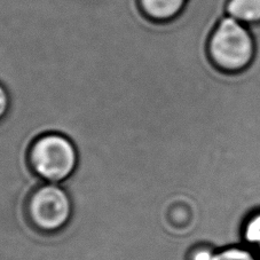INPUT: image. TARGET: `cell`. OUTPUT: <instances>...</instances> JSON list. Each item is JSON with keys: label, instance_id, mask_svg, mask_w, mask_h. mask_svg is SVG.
<instances>
[{"label": "cell", "instance_id": "cell-5", "mask_svg": "<svg viewBox=\"0 0 260 260\" xmlns=\"http://www.w3.org/2000/svg\"><path fill=\"white\" fill-rule=\"evenodd\" d=\"M226 13L244 24L260 22V0H228Z\"/></svg>", "mask_w": 260, "mask_h": 260}, {"label": "cell", "instance_id": "cell-1", "mask_svg": "<svg viewBox=\"0 0 260 260\" xmlns=\"http://www.w3.org/2000/svg\"><path fill=\"white\" fill-rule=\"evenodd\" d=\"M26 164L42 182L63 183L74 176L79 165L75 142L57 131L38 134L26 149Z\"/></svg>", "mask_w": 260, "mask_h": 260}, {"label": "cell", "instance_id": "cell-4", "mask_svg": "<svg viewBox=\"0 0 260 260\" xmlns=\"http://www.w3.org/2000/svg\"><path fill=\"white\" fill-rule=\"evenodd\" d=\"M190 0H139V7L148 20L168 23L181 15Z\"/></svg>", "mask_w": 260, "mask_h": 260}, {"label": "cell", "instance_id": "cell-8", "mask_svg": "<svg viewBox=\"0 0 260 260\" xmlns=\"http://www.w3.org/2000/svg\"><path fill=\"white\" fill-rule=\"evenodd\" d=\"M217 250L211 243L199 242L188 248L183 255V260H214Z\"/></svg>", "mask_w": 260, "mask_h": 260}, {"label": "cell", "instance_id": "cell-7", "mask_svg": "<svg viewBox=\"0 0 260 260\" xmlns=\"http://www.w3.org/2000/svg\"><path fill=\"white\" fill-rule=\"evenodd\" d=\"M214 260H260L257 253L248 246L231 245L218 249Z\"/></svg>", "mask_w": 260, "mask_h": 260}, {"label": "cell", "instance_id": "cell-9", "mask_svg": "<svg viewBox=\"0 0 260 260\" xmlns=\"http://www.w3.org/2000/svg\"><path fill=\"white\" fill-rule=\"evenodd\" d=\"M12 109V96L8 88L0 83V124L7 118Z\"/></svg>", "mask_w": 260, "mask_h": 260}, {"label": "cell", "instance_id": "cell-10", "mask_svg": "<svg viewBox=\"0 0 260 260\" xmlns=\"http://www.w3.org/2000/svg\"><path fill=\"white\" fill-rule=\"evenodd\" d=\"M258 251H259V252H258L257 254H258V257H259V259H260V246L258 248Z\"/></svg>", "mask_w": 260, "mask_h": 260}, {"label": "cell", "instance_id": "cell-2", "mask_svg": "<svg viewBox=\"0 0 260 260\" xmlns=\"http://www.w3.org/2000/svg\"><path fill=\"white\" fill-rule=\"evenodd\" d=\"M23 213L35 232L51 236L63 232L74 216V202L61 183L42 182L25 197Z\"/></svg>", "mask_w": 260, "mask_h": 260}, {"label": "cell", "instance_id": "cell-3", "mask_svg": "<svg viewBox=\"0 0 260 260\" xmlns=\"http://www.w3.org/2000/svg\"><path fill=\"white\" fill-rule=\"evenodd\" d=\"M254 39L246 24L225 16L210 36L208 53L214 67L223 73H240L254 57Z\"/></svg>", "mask_w": 260, "mask_h": 260}, {"label": "cell", "instance_id": "cell-6", "mask_svg": "<svg viewBox=\"0 0 260 260\" xmlns=\"http://www.w3.org/2000/svg\"><path fill=\"white\" fill-rule=\"evenodd\" d=\"M242 239L249 246H260V211L251 213L242 226Z\"/></svg>", "mask_w": 260, "mask_h": 260}]
</instances>
